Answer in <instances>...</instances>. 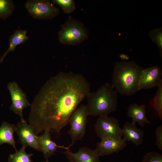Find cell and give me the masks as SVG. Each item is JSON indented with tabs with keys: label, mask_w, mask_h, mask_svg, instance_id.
I'll return each mask as SVG.
<instances>
[{
	"label": "cell",
	"mask_w": 162,
	"mask_h": 162,
	"mask_svg": "<svg viewBox=\"0 0 162 162\" xmlns=\"http://www.w3.org/2000/svg\"><path fill=\"white\" fill-rule=\"evenodd\" d=\"M90 89L81 74L61 72L50 78L31 104L28 124L35 134L47 130L60 133Z\"/></svg>",
	"instance_id": "cell-1"
},
{
	"label": "cell",
	"mask_w": 162,
	"mask_h": 162,
	"mask_svg": "<svg viewBox=\"0 0 162 162\" xmlns=\"http://www.w3.org/2000/svg\"><path fill=\"white\" fill-rule=\"evenodd\" d=\"M143 69L134 61L116 62L111 83L116 92L122 95L131 96L139 91V78Z\"/></svg>",
	"instance_id": "cell-2"
},
{
	"label": "cell",
	"mask_w": 162,
	"mask_h": 162,
	"mask_svg": "<svg viewBox=\"0 0 162 162\" xmlns=\"http://www.w3.org/2000/svg\"><path fill=\"white\" fill-rule=\"evenodd\" d=\"M89 116H108L115 111L118 106L117 93L111 84L106 83L95 92H90L86 97Z\"/></svg>",
	"instance_id": "cell-3"
},
{
	"label": "cell",
	"mask_w": 162,
	"mask_h": 162,
	"mask_svg": "<svg viewBox=\"0 0 162 162\" xmlns=\"http://www.w3.org/2000/svg\"><path fill=\"white\" fill-rule=\"evenodd\" d=\"M89 32L83 23L69 16L58 32L59 42L64 45H74L87 39Z\"/></svg>",
	"instance_id": "cell-4"
},
{
	"label": "cell",
	"mask_w": 162,
	"mask_h": 162,
	"mask_svg": "<svg viewBox=\"0 0 162 162\" xmlns=\"http://www.w3.org/2000/svg\"><path fill=\"white\" fill-rule=\"evenodd\" d=\"M88 112L86 105H82L74 111L69 119L70 128L68 132L71 142L67 148H70L78 140H82L86 133V126Z\"/></svg>",
	"instance_id": "cell-5"
},
{
	"label": "cell",
	"mask_w": 162,
	"mask_h": 162,
	"mask_svg": "<svg viewBox=\"0 0 162 162\" xmlns=\"http://www.w3.org/2000/svg\"><path fill=\"white\" fill-rule=\"evenodd\" d=\"M25 7L31 16L39 20L52 19L60 13L59 8L49 0H28Z\"/></svg>",
	"instance_id": "cell-6"
},
{
	"label": "cell",
	"mask_w": 162,
	"mask_h": 162,
	"mask_svg": "<svg viewBox=\"0 0 162 162\" xmlns=\"http://www.w3.org/2000/svg\"><path fill=\"white\" fill-rule=\"evenodd\" d=\"M95 132L100 139L105 137L122 138V128L119 121L112 116L99 117L94 125Z\"/></svg>",
	"instance_id": "cell-7"
},
{
	"label": "cell",
	"mask_w": 162,
	"mask_h": 162,
	"mask_svg": "<svg viewBox=\"0 0 162 162\" xmlns=\"http://www.w3.org/2000/svg\"><path fill=\"white\" fill-rule=\"evenodd\" d=\"M7 88L10 94L12 103L10 109L18 115L20 120H24L23 111L24 108L31 106L25 93L14 81L9 82Z\"/></svg>",
	"instance_id": "cell-8"
},
{
	"label": "cell",
	"mask_w": 162,
	"mask_h": 162,
	"mask_svg": "<svg viewBox=\"0 0 162 162\" xmlns=\"http://www.w3.org/2000/svg\"><path fill=\"white\" fill-rule=\"evenodd\" d=\"M19 142L22 146L30 147L42 152L41 146L33 128L25 120H20L16 125V131Z\"/></svg>",
	"instance_id": "cell-9"
},
{
	"label": "cell",
	"mask_w": 162,
	"mask_h": 162,
	"mask_svg": "<svg viewBox=\"0 0 162 162\" xmlns=\"http://www.w3.org/2000/svg\"><path fill=\"white\" fill-rule=\"evenodd\" d=\"M162 69L158 65L143 69L139 78V90L158 86L162 82Z\"/></svg>",
	"instance_id": "cell-10"
},
{
	"label": "cell",
	"mask_w": 162,
	"mask_h": 162,
	"mask_svg": "<svg viewBox=\"0 0 162 162\" xmlns=\"http://www.w3.org/2000/svg\"><path fill=\"white\" fill-rule=\"evenodd\" d=\"M126 142L122 139L105 137L101 139L94 150L99 156H103L118 153L126 146Z\"/></svg>",
	"instance_id": "cell-11"
},
{
	"label": "cell",
	"mask_w": 162,
	"mask_h": 162,
	"mask_svg": "<svg viewBox=\"0 0 162 162\" xmlns=\"http://www.w3.org/2000/svg\"><path fill=\"white\" fill-rule=\"evenodd\" d=\"M65 149L64 153L70 162H101L99 157L94 150L86 147L80 148L76 153H73L69 148L59 146Z\"/></svg>",
	"instance_id": "cell-12"
},
{
	"label": "cell",
	"mask_w": 162,
	"mask_h": 162,
	"mask_svg": "<svg viewBox=\"0 0 162 162\" xmlns=\"http://www.w3.org/2000/svg\"><path fill=\"white\" fill-rule=\"evenodd\" d=\"M122 139L125 142L131 141L136 146L141 144L143 141V131L138 128L135 124L128 122L123 125L122 128Z\"/></svg>",
	"instance_id": "cell-13"
},
{
	"label": "cell",
	"mask_w": 162,
	"mask_h": 162,
	"mask_svg": "<svg viewBox=\"0 0 162 162\" xmlns=\"http://www.w3.org/2000/svg\"><path fill=\"white\" fill-rule=\"evenodd\" d=\"M146 106L144 104L139 105L135 103L130 105L128 108L127 115L132 119V122L137 123L142 127L150 121L146 116Z\"/></svg>",
	"instance_id": "cell-14"
},
{
	"label": "cell",
	"mask_w": 162,
	"mask_h": 162,
	"mask_svg": "<svg viewBox=\"0 0 162 162\" xmlns=\"http://www.w3.org/2000/svg\"><path fill=\"white\" fill-rule=\"evenodd\" d=\"M44 134L38 136V139L42 148V152L44 158L48 159L53 155L58 147L51 139L50 130H45Z\"/></svg>",
	"instance_id": "cell-15"
},
{
	"label": "cell",
	"mask_w": 162,
	"mask_h": 162,
	"mask_svg": "<svg viewBox=\"0 0 162 162\" xmlns=\"http://www.w3.org/2000/svg\"><path fill=\"white\" fill-rule=\"evenodd\" d=\"M16 125L7 122H3L0 126V146L6 143L11 145L17 151L16 142L14 140V133Z\"/></svg>",
	"instance_id": "cell-16"
},
{
	"label": "cell",
	"mask_w": 162,
	"mask_h": 162,
	"mask_svg": "<svg viewBox=\"0 0 162 162\" xmlns=\"http://www.w3.org/2000/svg\"><path fill=\"white\" fill-rule=\"evenodd\" d=\"M28 39L26 30L20 29L15 31L9 38V47L1 57L0 64L3 62L8 53L14 52L17 46L23 44Z\"/></svg>",
	"instance_id": "cell-17"
},
{
	"label": "cell",
	"mask_w": 162,
	"mask_h": 162,
	"mask_svg": "<svg viewBox=\"0 0 162 162\" xmlns=\"http://www.w3.org/2000/svg\"><path fill=\"white\" fill-rule=\"evenodd\" d=\"M158 90L151 100L150 106L154 113L162 119V82L158 86Z\"/></svg>",
	"instance_id": "cell-18"
},
{
	"label": "cell",
	"mask_w": 162,
	"mask_h": 162,
	"mask_svg": "<svg viewBox=\"0 0 162 162\" xmlns=\"http://www.w3.org/2000/svg\"><path fill=\"white\" fill-rule=\"evenodd\" d=\"M26 147L22 146L19 150L14 154H10L8 159V162H33L31 157L34 154L27 153L25 151Z\"/></svg>",
	"instance_id": "cell-19"
},
{
	"label": "cell",
	"mask_w": 162,
	"mask_h": 162,
	"mask_svg": "<svg viewBox=\"0 0 162 162\" xmlns=\"http://www.w3.org/2000/svg\"><path fill=\"white\" fill-rule=\"evenodd\" d=\"M15 7L12 0H0V19H6L11 16Z\"/></svg>",
	"instance_id": "cell-20"
},
{
	"label": "cell",
	"mask_w": 162,
	"mask_h": 162,
	"mask_svg": "<svg viewBox=\"0 0 162 162\" xmlns=\"http://www.w3.org/2000/svg\"><path fill=\"white\" fill-rule=\"evenodd\" d=\"M52 1L53 4L59 5L66 14L71 13L76 9L75 2L73 0H52Z\"/></svg>",
	"instance_id": "cell-21"
},
{
	"label": "cell",
	"mask_w": 162,
	"mask_h": 162,
	"mask_svg": "<svg viewBox=\"0 0 162 162\" xmlns=\"http://www.w3.org/2000/svg\"><path fill=\"white\" fill-rule=\"evenodd\" d=\"M148 35L152 41L157 46L162 55V28H160L151 30Z\"/></svg>",
	"instance_id": "cell-22"
},
{
	"label": "cell",
	"mask_w": 162,
	"mask_h": 162,
	"mask_svg": "<svg viewBox=\"0 0 162 162\" xmlns=\"http://www.w3.org/2000/svg\"><path fill=\"white\" fill-rule=\"evenodd\" d=\"M141 162H162V155L155 151L147 152Z\"/></svg>",
	"instance_id": "cell-23"
},
{
	"label": "cell",
	"mask_w": 162,
	"mask_h": 162,
	"mask_svg": "<svg viewBox=\"0 0 162 162\" xmlns=\"http://www.w3.org/2000/svg\"><path fill=\"white\" fill-rule=\"evenodd\" d=\"M156 138L155 144L158 148L162 150V125L158 126L155 132Z\"/></svg>",
	"instance_id": "cell-24"
},
{
	"label": "cell",
	"mask_w": 162,
	"mask_h": 162,
	"mask_svg": "<svg viewBox=\"0 0 162 162\" xmlns=\"http://www.w3.org/2000/svg\"><path fill=\"white\" fill-rule=\"evenodd\" d=\"M50 162V161H49L48 160H46V161H41V162Z\"/></svg>",
	"instance_id": "cell-25"
}]
</instances>
